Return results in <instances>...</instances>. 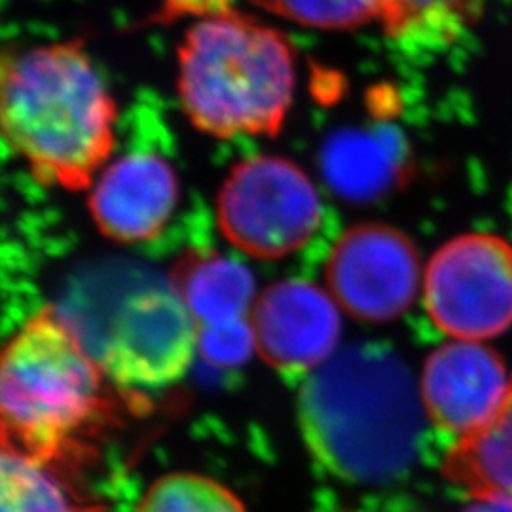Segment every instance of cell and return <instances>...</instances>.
<instances>
[{
	"label": "cell",
	"mask_w": 512,
	"mask_h": 512,
	"mask_svg": "<svg viewBox=\"0 0 512 512\" xmlns=\"http://www.w3.org/2000/svg\"><path fill=\"white\" fill-rule=\"evenodd\" d=\"M423 416L420 385L382 344L336 351L308 374L298 395L311 456L353 484H384L406 473L418 454Z\"/></svg>",
	"instance_id": "obj_1"
},
{
	"label": "cell",
	"mask_w": 512,
	"mask_h": 512,
	"mask_svg": "<svg viewBox=\"0 0 512 512\" xmlns=\"http://www.w3.org/2000/svg\"><path fill=\"white\" fill-rule=\"evenodd\" d=\"M114 124L116 103L80 42L0 50V139L40 183L90 188Z\"/></svg>",
	"instance_id": "obj_2"
},
{
	"label": "cell",
	"mask_w": 512,
	"mask_h": 512,
	"mask_svg": "<svg viewBox=\"0 0 512 512\" xmlns=\"http://www.w3.org/2000/svg\"><path fill=\"white\" fill-rule=\"evenodd\" d=\"M107 374L63 313L44 308L0 346V446L50 467L110 408Z\"/></svg>",
	"instance_id": "obj_3"
},
{
	"label": "cell",
	"mask_w": 512,
	"mask_h": 512,
	"mask_svg": "<svg viewBox=\"0 0 512 512\" xmlns=\"http://www.w3.org/2000/svg\"><path fill=\"white\" fill-rule=\"evenodd\" d=\"M177 59L179 97L194 128L217 139L281 131L293 107L296 59L274 27L230 6L196 21Z\"/></svg>",
	"instance_id": "obj_4"
},
{
	"label": "cell",
	"mask_w": 512,
	"mask_h": 512,
	"mask_svg": "<svg viewBox=\"0 0 512 512\" xmlns=\"http://www.w3.org/2000/svg\"><path fill=\"white\" fill-rule=\"evenodd\" d=\"M86 348L109 382L160 389L184 378L198 349V323L171 285L141 283L118 294Z\"/></svg>",
	"instance_id": "obj_5"
},
{
	"label": "cell",
	"mask_w": 512,
	"mask_h": 512,
	"mask_svg": "<svg viewBox=\"0 0 512 512\" xmlns=\"http://www.w3.org/2000/svg\"><path fill=\"white\" fill-rule=\"evenodd\" d=\"M220 232L245 255L277 260L306 247L321 228L323 202L310 177L279 156L232 167L217 198Z\"/></svg>",
	"instance_id": "obj_6"
},
{
	"label": "cell",
	"mask_w": 512,
	"mask_h": 512,
	"mask_svg": "<svg viewBox=\"0 0 512 512\" xmlns=\"http://www.w3.org/2000/svg\"><path fill=\"white\" fill-rule=\"evenodd\" d=\"M423 304L454 340L486 342L512 327V245L492 234L448 241L423 274Z\"/></svg>",
	"instance_id": "obj_7"
},
{
	"label": "cell",
	"mask_w": 512,
	"mask_h": 512,
	"mask_svg": "<svg viewBox=\"0 0 512 512\" xmlns=\"http://www.w3.org/2000/svg\"><path fill=\"white\" fill-rule=\"evenodd\" d=\"M327 283L342 311L365 323H385L403 315L420 293V255L391 226H355L330 253Z\"/></svg>",
	"instance_id": "obj_8"
},
{
	"label": "cell",
	"mask_w": 512,
	"mask_h": 512,
	"mask_svg": "<svg viewBox=\"0 0 512 512\" xmlns=\"http://www.w3.org/2000/svg\"><path fill=\"white\" fill-rule=\"evenodd\" d=\"M251 323L256 351L268 365L287 374H310L338 351L342 308L319 285L289 279L256 298Z\"/></svg>",
	"instance_id": "obj_9"
},
{
	"label": "cell",
	"mask_w": 512,
	"mask_h": 512,
	"mask_svg": "<svg viewBox=\"0 0 512 512\" xmlns=\"http://www.w3.org/2000/svg\"><path fill=\"white\" fill-rule=\"evenodd\" d=\"M418 385L425 418L461 439L499 410L511 391L512 376L484 342L452 338L429 355Z\"/></svg>",
	"instance_id": "obj_10"
},
{
	"label": "cell",
	"mask_w": 512,
	"mask_h": 512,
	"mask_svg": "<svg viewBox=\"0 0 512 512\" xmlns=\"http://www.w3.org/2000/svg\"><path fill=\"white\" fill-rule=\"evenodd\" d=\"M181 198L179 179L156 152H129L93 181L90 213L103 236L118 243H145L160 236Z\"/></svg>",
	"instance_id": "obj_11"
},
{
	"label": "cell",
	"mask_w": 512,
	"mask_h": 512,
	"mask_svg": "<svg viewBox=\"0 0 512 512\" xmlns=\"http://www.w3.org/2000/svg\"><path fill=\"white\" fill-rule=\"evenodd\" d=\"M169 285L198 327L251 319L258 298L251 270L236 258L215 253L179 258Z\"/></svg>",
	"instance_id": "obj_12"
},
{
	"label": "cell",
	"mask_w": 512,
	"mask_h": 512,
	"mask_svg": "<svg viewBox=\"0 0 512 512\" xmlns=\"http://www.w3.org/2000/svg\"><path fill=\"white\" fill-rule=\"evenodd\" d=\"M442 473L471 497H512V385L494 416L448 450Z\"/></svg>",
	"instance_id": "obj_13"
},
{
	"label": "cell",
	"mask_w": 512,
	"mask_h": 512,
	"mask_svg": "<svg viewBox=\"0 0 512 512\" xmlns=\"http://www.w3.org/2000/svg\"><path fill=\"white\" fill-rule=\"evenodd\" d=\"M48 469L0 446V512H80Z\"/></svg>",
	"instance_id": "obj_14"
},
{
	"label": "cell",
	"mask_w": 512,
	"mask_h": 512,
	"mask_svg": "<svg viewBox=\"0 0 512 512\" xmlns=\"http://www.w3.org/2000/svg\"><path fill=\"white\" fill-rule=\"evenodd\" d=\"M473 0H387L385 33L412 44H444L456 37Z\"/></svg>",
	"instance_id": "obj_15"
},
{
	"label": "cell",
	"mask_w": 512,
	"mask_h": 512,
	"mask_svg": "<svg viewBox=\"0 0 512 512\" xmlns=\"http://www.w3.org/2000/svg\"><path fill=\"white\" fill-rule=\"evenodd\" d=\"M137 512H247L238 495L217 480L173 473L156 480Z\"/></svg>",
	"instance_id": "obj_16"
},
{
	"label": "cell",
	"mask_w": 512,
	"mask_h": 512,
	"mask_svg": "<svg viewBox=\"0 0 512 512\" xmlns=\"http://www.w3.org/2000/svg\"><path fill=\"white\" fill-rule=\"evenodd\" d=\"M258 8L304 27L349 31L384 23L387 0H249Z\"/></svg>",
	"instance_id": "obj_17"
},
{
	"label": "cell",
	"mask_w": 512,
	"mask_h": 512,
	"mask_svg": "<svg viewBox=\"0 0 512 512\" xmlns=\"http://www.w3.org/2000/svg\"><path fill=\"white\" fill-rule=\"evenodd\" d=\"M198 349L209 365H245L256 351L251 319L198 327Z\"/></svg>",
	"instance_id": "obj_18"
},
{
	"label": "cell",
	"mask_w": 512,
	"mask_h": 512,
	"mask_svg": "<svg viewBox=\"0 0 512 512\" xmlns=\"http://www.w3.org/2000/svg\"><path fill=\"white\" fill-rule=\"evenodd\" d=\"M463 512H512V497H503V495L473 497V503Z\"/></svg>",
	"instance_id": "obj_19"
},
{
	"label": "cell",
	"mask_w": 512,
	"mask_h": 512,
	"mask_svg": "<svg viewBox=\"0 0 512 512\" xmlns=\"http://www.w3.org/2000/svg\"><path fill=\"white\" fill-rule=\"evenodd\" d=\"M80 512H107L105 509H99V507H82Z\"/></svg>",
	"instance_id": "obj_20"
}]
</instances>
